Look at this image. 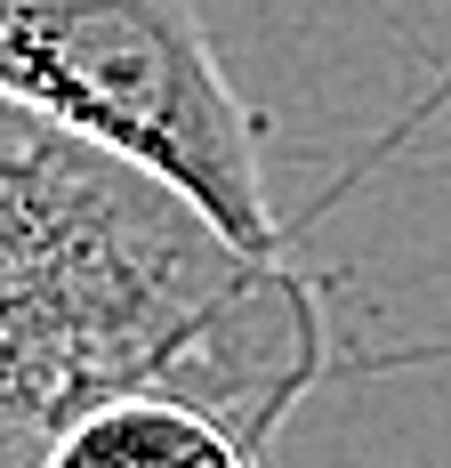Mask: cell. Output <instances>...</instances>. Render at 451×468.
<instances>
[{
    "mask_svg": "<svg viewBox=\"0 0 451 468\" xmlns=\"http://www.w3.org/2000/svg\"><path fill=\"white\" fill-rule=\"evenodd\" d=\"M315 379L322 315L290 259L0 97V468H41L113 396H185L267 461Z\"/></svg>",
    "mask_w": 451,
    "mask_h": 468,
    "instance_id": "obj_1",
    "label": "cell"
},
{
    "mask_svg": "<svg viewBox=\"0 0 451 468\" xmlns=\"http://www.w3.org/2000/svg\"><path fill=\"white\" fill-rule=\"evenodd\" d=\"M0 97L153 170L226 242L282 259L258 122L185 0H0Z\"/></svg>",
    "mask_w": 451,
    "mask_h": 468,
    "instance_id": "obj_2",
    "label": "cell"
},
{
    "mask_svg": "<svg viewBox=\"0 0 451 468\" xmlns=\"http://www.w3.org/2000/svg\"><path fill=\"white\" fill-rule=\"evenodd\" d=\"M41 468H258V452L185 396H113L65 428Z\"/></svg>",
    "mask_w": 451,
    "mask_h": 468,
    "instance_id": "obj_3",
    "label": "cell"
}]
</instances>
